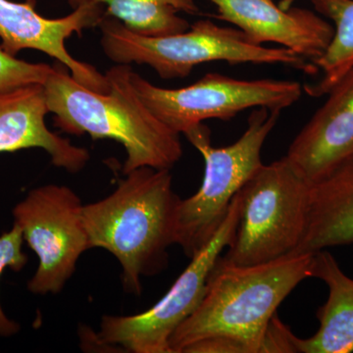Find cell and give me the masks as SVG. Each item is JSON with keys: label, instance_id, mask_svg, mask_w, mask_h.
<instances>
[{"label": "cell", "instance_id": "cell-14", "mask_svg": "<svg viewBox=\"0 0 353 353\" xmlns=\"http://www.w3.org/2000/svg\"><path fill=\"white\" fill-rule=\"evenodd\" d=\"M347 245H353V161L311 183L305 232L294 254Z\"/></svg>", "mask_w": 353, "mask_h": 353}, {"label": "cell", "instance_id": "cell-16", "mask_svg": "<svg viewBox=\"0 0 353 353\" xmlns=\"http://www.w3.org/2000/svg\"><path fill=\"white\" fill-rule=\"evenodd\" d=\"M72 9L85 4L104 6L106 15L116 18L134 32L160 37L187 31L190 25L179 12L199 13L196 0H68Z\"/></svg>", "mask_w": 353, "mask_h": 353}, {"label": "cell", "instance_id": "cell-11", "mask_svg": "<svg viewBox=\"0 0 353 353\" xmlns=\"http://www.w3.org/2000/svg\"><path fill=\"white\" fill-rule=\"evenodd\" d=\"M208 1L217 8V19L236 26L254 43L280 44L312 63L333 38V25L308 9H283L273 0Z\"/></svg>", "mask_w": 353, "mask_h": 353}, {"label": "cell", "instance_id": "cell-5", "mask_svg": "<svg viewBox=\"0 0 353 353\" xmlns=\"http://www.w3.org/2000/svg\"><path fill=\"white\" fill-rule=\"evenodd\" d=\"M281 112L253 109L245 132L224 148L211 145L210 130L203 123L183 134L204 160L201 187L194 196L181 199L176 210V245L190 259L212 239L234 197L263 165L262 148Z\"/></svg>", "mask_w": 353, "mask_h": 353}, {"label": "cell", "instance_id": "cell-8", "mask_svg": "<svg viewBox=\"0 0 353 353\" xmlns=\"http://www.w3.org/2000/svg\"><path fill=\"white\" fill-rule=\"evenodd\" d=\"M241 215L236 194L214 236L192 257L189 266L152 307L131 316L104 315L95 343L132 353H173L171 336L201 304L213 267L233 241Z\"/></svg>", "mask_w": 353, "mask_h": 353}, {"label": "cell", "instance_id": "cell-10", "mask_svg": "<svg viewBox=\"0 0 353 353\" xmlns=\"http://www.w3.org/2000/svg\"><path fill=\"white\" fill-rule=\"evenodd\" d=\"M36 6L37 0H0L1 48L12 57L25 50L41 51L63 64L83 87L97 92H108L105 74L72 57L65 44L73 34L99 27L105 15L104 6L85 4L73 9L69 15L55 19L41 15Z\"/></svg>", "mask_w": 353, "mask_h": 353}, {"label": "cell", "instance_id": "cell-19", "mask_svg": "<svg viewBox=\"0 0 353 353\" xmlns=\"http://www.w3.org/2000/svg\"><path fill=\"white\" fill-rule=\"evenodd\" d=\"M53 66L31 63L7 53L0 46V90L25 85H44L52 73Z\"/></svg>", "mask_w": 353, "mask_h": 353}, {"label": "cell", "instance_id": "cell-4", "mask_svg": "<svg viewBox=\"0 0 353 353\" xmlns=\"http://www.w3.org/2000/svg\"><path fill=\"white\" fill-rule=\"evenodd\" d=\"M99 28L108 59L116 64L148 65L162 79L185 78L194 67L214 61L282 64L309 75L318 72L312 62L294 51L266 48L238 28L223 27L208 19L196 21L187 31L160 37L137 34L106 14Z\"/></svg>", "mask_w": 353, "mask_h": 353}, {"label": "cell", "instance_id": "cell-1", "mask_svg": "<svg viewBox=\"0 0 353 353\" xmlns=\"http://www.w3.org/2000/svg\"><path fill=\"white\" fill-rule=\"evenodd\" d=\"M313 253L240 266L219 257L196 310L171 336L173 353H259L277 309L312 278Z\"/></svg>", "mask_w": 353, "mask_h": 353}, {"label": "cell", "instance_id": "cell-15", "mask_svg": "<svg viewBox=\"0 0 353 353\" xmlns=\"http://www.w3.org/2000/svg\"><path fill=\"white\" fill-rule=\"evenodd\" d=\"M312 278L327 285L328 299L317 311V333L306 340L296 336L294 352H353V279L326 250L313 253Z\"/></svg>", "mask_w": 353, "mask_h": 353}, {"label": "cell", "instance_id": "cell-18", "mask_svg": "<svg viewBox=\"0 0 353 353\" xmlns=\"http://www.w3.org/2000/svg\"><path fill=\"white\" fill-rule=\"evenodd\" d=\"M23 243L24 239L18 225L13 224L9 231L0 234V278L7 269L20 272L27 265L29 259L23 250ZM20 330L19 323L11 319L0 303V336L10 338L19 333Z\"/></svg>", "mask_w": 353, "mask_h": 353}, {"label": "cell", "instance_id": "cell-2", "mask_svg": "<svg viewBox=\"0 0 353 353\" xmlns=\"http://www.w3.org/2000/svg\"><path fill=\"white\" fill-rule=\"evenodd\" d=\"M131 65L106 72L109 88L97 92L83 87L57 62L44 83L53 125L66 134L113 139L125 148L123 173L141 167L171 170L183 157L180 134L158 119L132 88Z\"/></svg>", "mask_w": 353, "mask_h": 353}, {"label": "cell", "instance_id": "cell-13", "mask_svg": "<svg viewBox=\"0 0 353 353\" xmlns=\"http://www.w3.org/2000/svg\"><path fill=\"white\" fill-rule=\"evenodd\" d=\"M48 113L43 85L0 90V153L41 148L58 168L70 173L82 171L90 152L50 131L46 123Z\"/></svg>", "mask_w": 353, "mask_h": 353}, {"label": "cell", "instance_id": "cell-7", "mask_svg": "<svg viewBox=\"0 0 353 353\" xmlns=\"http://www.w3.org/2000/svg\"><path fill=\"white\" fill-rule=\"evenodd\" d=\"M130 81L146 108L180 134L206 120L230 121L248 109L284 110L299 101L303 90L296 81L239 80L218 73L178 88L158 87L134 71Z\"/></svg>", "mask_w": 353, "mask_h": 353}, {"label": "cell", "instance_id": "cell-3", "mask_svg": "<svg viewBox=\"0 0 353 353\" xmlns=\"http://www.w3.org/2000/svg\"><path fill=\"white\" fill-rule=\"evenodd\" d=\"M125 176L112 194L83 205V219L88 248L110 252L122 267L125 290L139 296L141 279L168 263L181 199L171 170L141 167Z\"/></svg>", "mask_w": 353, "mask_h": 353}, {"label": "cell", "instance_id": "cell-17", "mask_svg": "<svg viewBox=\"0 0 353 353\" xmlns=\"http://www.w3.org/2000/svg\"><path fill=\"white\" fill-rule=\"evenodd\" d=\"M311 3L334 27L328 48L313 62L322 72V78L303 88L310 97H320L328 94L353 68V0H311Z\"/></svg>", "mask_w": 353, "mask_h": 353}, {"label": "cell", "instance_id": "cell-9", "mask_svg": "<svg viewBox=\"0 0 353 353\" xmlns=\"http://www.w3.org/2000/svg\"><path fill=\"white\" fill-rule=\"evenodd\" d=\"M83 203L67 185L32 189L14 206V224L39 259L27 288L38 296L57 294L75 273L88 240L83 219Z\"/></svg>", "mask_w": 353, "mask_h": 353}, {"label": "cell", "instance_id": "cell-12", "mask_svg": "<svg viewBox=\"0 0 353 353\" xmlns=\"http://www.w3.org/2000/svg\"><path fill=\"white\" fill-rule=\"evenodd\" d=\"M326 95L285 155L310 183L353 161V68Z\"/></svg>", "mask_w": 353, "mask_h": 353}, {"label": "cell", "instance_id": "cell-20", "mask_svg": "<svg viewBox=\"0 0 353 353\" xmlns=\"http://www.w3.org/2000/svg\"><path fill=\"white\" fill-rule=\"evenodd\" d=\"M296 1V0H281L280 3H279V6L283 9H289L290 7L294 6V2Z\"/></svg>", "mask_w": 353, "mask_h": 353}, {"label": "cell", "instance_id": "cell-6", "mask_svg": "<svg viewBox=\"0 0 353 353\" xmlns=\"http://www.w3.org/2000/svg\"><path fill=\"white\" fill-rule=\"evenodd\" d=\"M310 185L287 157L262 165L239 192L240 220L221 259L248 266L294 254L305 232Z\"/></svg>", "mask_w": 353, "mask_h": 353}]
</instances>
